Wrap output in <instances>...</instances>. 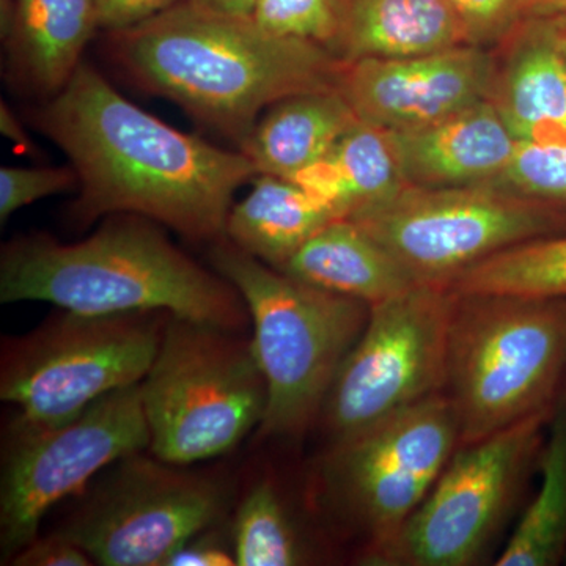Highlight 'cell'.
I'll list each match as a JSON object with an SVG mask.
<instances>
[{
	"label": "cell",
	"mask_w": 566,
	"mask_h": 566,
	"mask_svg": "<svg viewBox=\"0 0 566 566\" xmlns=\"http://www.w3.org/2000/svg\"><path fill=\"white\" fill-rule=\"evenodd\" d=\"M181 2L185 0H95V7L99 29L115 33L150 21Z\"/></svg>",
	"instance_id": "cell-30"
},
{
	"label": "cell",
	"mask_w": 566,
	"mask_h": 566,
	"mask_svg": "<svg viewBox=\"0 0 566 566\" xmlns=\"http://www.w3.org/2000/svg\"><path fill=\"white\" fill-rule=\"evenodd\" d=\"M334 219H338L334 211L296 181L256 175L252 191L230 210L226 238L260 262L282 270Z\"/></svg>",
	"instance_id": "cell-21"
},
{
	"label": "cell",
	"mask_w": 566,
	"mask_h": 566,
	"mask_svg": "<svg viewBox=\"0 0 566 566\" xmlns=\"http://www.w3.org/2000/svg\"><path fill=\"white\" fill-rule=\"evenodd\" d=\"M539 490L495 565L556 566L566 558V382L539 453Z\"/></svg>",
	"instance_id": "cell-23"
},
{
	"label": "cell",
	"mask_w": 566,
	"mask_h": 566,
	"mask_svg": "<svg viewBox=\"0 0 566 566\" xmlns=\"http://www.w3.org/2000/svg\"><path fill=\"white\" fill-rule=\"evenodd\" d=\"M0 132L7 139L13 140V144H17L22 150H31L32 142L29 140L25 129L22 128L20 118L6 103L0 106Z\"/></svg>",
	"instance_id": "cell-34"
},
{
	"label": "cell",
	"mask_w": 566,
	"mask_h": 566,
	"mask_svg": "<svg viewBox=\"0 0 566 566\" xmlns=\"http://www.w3.org/2000/svg\"><path fill=\"white\" fill-rule=\"evenodd\" d=\"M565 562H566V558H565Z\"/></svg>",
	"instance_id": "cell-39"
},
{
	"label": "cell",
	"mask_w": 566,
	"mask_h": 566,
	"mask_svg": "<svg viewBox=\"0 0 566 566\" xmlns=\"http://www.w3.org/2000/svg\"><path fill=\"white\" fill-rule=\"evenodd\" d=\"M140 382L93 401L57 423L14 417L0 468V560L10 565L40 535L43 517L82 494L109 465L150 449Z\"/></svg>",
	"instance_id": "cell-10"
},
{
	"label": "cell",
	"mask_w": 566,
	"mask_h": 566,
	"mask_svg": "<svg viewBox=\"0 0 566 566\" xmlns=\"http://www.w3.org/2000/svg\"><path fill=\"white\" fill-rule=\"evenodd\" d=\"M452 305L431 283L370 305L319 415L329 444L444 390Z\"/></svg>",
	"instance_id": "cell-12"
},
{
	"label": "cell",
	"mask_w": 566,
	"mask_h": 566,
	"mask_svg": "<svg viewBox=\"0 0 566 566\" xmlns=\"http://www.w3.org/2000/svg\"><path fill=\"white\" fill-rule=\"evenodd\" d=\"M232 547L240 566L303 565L308 558L289 510L270 482L253 485L238 506Z\"/></svg>",
	"instance_id": "cell-25"
},
{
	"label": "cell",
	"mask_w": 566,
	"mask_h": 566,
	"mask_svg": "<svg viewBox=\"0 0 566 566\" xmlns=\"http://www.w3.org/2000/svg\"><path fill=\"white\" fill-rule=\"evenodd\" d=\"M17 14V0H0V36H2L3 43H7L13 35Z\"/></svg>",
	"instance_id": "cell-36"
},
{
	"label": "cell",
	"mask_w": 566,
	"mask_h": 566,
	"mask_svg": "<svg viewBox=\"0 0 566 566\" xmlns=\"http://www.w3.org/2000/svg\"><path fill=\"white\" fill-rule=\"evenodd\" d=\"M357 120L337 88L273 104L241 145L259 175L293 180L324 158Z\"/></svg>",
	"instance_id": "cell-19"
},
{
	"label": "cell",
	"mask_w": 566,
	"mask_h": 566,
	"mask_svg": "<svg viewBox=\"0 0 566 566\" xmlns=\"http://www.w3.org/2000/svg\"><path fill=\"white\" fill-rule=\"evenodd\" d=\"M122 458L57 534L103 566H164L191 536L216 526L226 512L218 483L186 465L142 455Z\"/></svg>",
	"instance_id": "cell-13"
},
{
	"label": "cell",
	"mask_w": 566,
	"mask_h": 566,
	"mask_svg": "<svg viewBox=\"0 0 566 566\" xmlns=\"http://www.w3.org/2000/svg\"><path fill=\"white\" fill-rule=\"evenodd\" d=\"M170 316L164 311H62L32 333L6 338L0 400L29 422L57 423L80 415L104 395L142 382Z\"/></svg>",
	"instance_id": "cell-7"
},
{
	"label": "cell",
	"mask_w": 566,
	"mask_h": 566,
	"mask_svg": "<svg viewBox=\"0 0 566 566\" xmlns=\"http://www.w3.org/2000/svg\"><path fill=\"white\" fill-rule=\"evenodd\" d=\"M524 18H554L566 13V0H520Z\"/></svg>",
	"instance_id": "cell-35"
},
{
	"label": "cell",
	"mask_w": 566,
	"mask_h": 566,
	"mask_svg": "<svg viewBox=\"0 0 566 566\" xmlns=\"http://www.w3.org/2000/svg\"><path fill=\"white\" fill-rule=\"evenodd\" d=\"M557 31H558V29H557ZM558 35H560L562 46H564V51L566 54V36L560 31H558Z\"/></svg>",
	"instance_id": "cell-38"
},
{
	"label": "cell",
	"mask_w": 566,
	"mask_h": 566,
	"mask_svg": "<svg viewBox=\"0 0 566 566\" xmlns=\"http://www.w3.org/2000/svg\"><path fill=\"white\" fill-rule=\"evenodd\" d=\"M386 134L406 185L420 188L493 185L520 145L491 102Z\"/></svg>",
	"instance_id": "cell-16"
},
{
	"label": "cell",
	"mask_w": 566,
	"mask_h": 566,
	"mask_svg": "<svg viewBox=\"0 0 566 566\" xmlns=\"http://www.w3.org/2000/svg\"><path fill=\"white\" fill-rule=\"evenodd\" d=\"M44 136L69 156L80 177L71 218L153 219L192 241L226 238L233 193L255 178L243 151L222 150L166 125L81 63L69 84L33 114Z\"/></svg>",
	"instance_id": "cell-1"
},
{
	"label": "cell",
	"mask_w": 566,
	"mask_h": 566,
	"mask_svg": "<svg viewBox=\"0 0 566 566\" xmlns=\"http://www.w3.org/2000/svg\"><path fill=\"white\" fill-rule=\"evenodd\" d=\"M494 188L566 211V145L520 144Z\"/></svg>",
	"instance_id": "cell-26"
},
{
	"label": "cell",
	"mask_w": 566,
	"mask_h": 566,
	"mask_svg": "<svg viewBox=\"0 0 566 566\" xmlns=\"http://www.w3.org/2000/svg\"><path fill=\"white\" fill-rule=\"evenodd\" d=\"M210 262L248 307L253 352L268 387L260 434H304L318 422L335 375L367 324L370 305L296 281L227 238L212 243Z\"/></svg>",
	"instance_id": "cell-5"
},
{
	"label": "cell",
	"mask_w": 566,
	"mask_h": 566,
	"mask_svg": "<svg viewBox=\"0 0 566 566\" xmlns=\"http://www.w3.org/2000/svg\"><path fill=\"white\" fill-rule=\"evenodd\" d=\"M338 219L381 202L405 188L387 134L357 122L324 158L293 178Z\"/></svg>",
	"instance_id": "cell-22"
},
{
	"label": "cell",
	"mask_w": 566,
	"mask_h": 566,
	"mask_svg": "<svg viewBox=\"0 0 566 566\" xmlns=\"http://www.w3.org/2000/svg\"><path fill=\"white\" fill-rule=\"evenodd\" d=\"M490 102L520 144L566 145V54L551 18H524L494 50Z\"/></svg>",
	"instance_id": "cell-15"
},
{
	"label": "cell",
	"mask_w": 566,
	"mask_h": 566,
	"mask_svg": "<svg viewBox=\"0 0 566 566\" xmlns=\"http://www.w3.org/2000/svg\"><path fill=\"white\" fill-rule=\"evenodd\" d=\"M10 565L17 566H91L95 565L91 556L76 543L61 534L36 536L28 546L22 547Z\"/></svg>",
	"instance_id": "cell-31"
},
{
	"label": "cell",
	"mask_w": 566,
	"mask_h": 566,
	"mask_svg": "<svg viewBox=\"0 0 566 566\" xmlns=\"http://www.w3.org/2000/svg\"><path fill=\"white\" fill-rule=\"evenodd\" d=\"M237 565L233 547L214 526L191 536L167 558L164 566H232Z\"/></svg>",
	"instance_id": "cell-32"
},
{
	"label": "cell",
	"mask_w": 566,
	"mask_h": 566,
	"mask_svg": "<svg viewBox=\"0 0 566 566\" xmlns=\"http://www.w3.org/2000/svg\"><path fill=\"white\" fill-rule=\"evenodd\" d=\"M112 54L145 91L244 144L259 115L301 93L337 88L342 61L323 44L263 31L252 17L185 0L111 33Z\"/></svg>",
	"instance_id": "cell-2"
},
{
	"label": "cell",
	"mask_w": 566,
	"mask_h": 566,
	"mask_svg": "<svg viewBox=\"0 0 566 566\" xmlns=\"http://www.w3.org/2000/svg\"><path fill=\"white\" fill-rule=\"evenodd\" d=\"M80 185L70 167H2L0 169V221L44 197L57 196Z\"/></svg>",
	"instance_id": "cell-28"
},
{
	"label": "cell",
	"mask_w": 566,
	"mask_h": 566,
	"mask_svg": "<svg viewBox=\"0 0 566 566\" xmlns=\"http://www.w3.org/2000/svg\"><path fill=\"white\" fill-rule=\"evenodd\" d=\"M329 51L342 62L398 59L468 44L447 0H335Z\"/></svg>",
	"instance_id": "cell-17"
},
{
	"label": "cell",
	"mask_w": 566,
	"mask_h": 566,
	"mask_svg": "<svg viewBox=\"0 0 566 566\" xmlns=\"http://www.w3.org/2000/svg\"><path fill=\"white\" fill-rule=\"evenodd\" d=\"M348 219L417 283L441 286L505 249L566 232L565 210L494 186L406 185Z\"/></svg>",
	"instance_id": "cell-11"
},
{
	"label": "cell",
	"mask_w": 566,
	"mask_h": 566,
	"mask_svg": "<svg viewBox=\"0 0 566 566\" xmlns=\"http://www.w3.org/2000/svg\"><path fill=\"white\" fill-rule=\"evenodd\" d=\"M553 409L458 447L403 527L359 564L479 565L538 469Z\"/></svg>",
	"instance_id": "cell-8"
},
{
	"label": "cell",
	"mask_w": 566,
	"mask_h": 566,
	"mask_svg": "<svg viewBox=\"0 0 566 566\" xmlns=\"http://www.w3.org/2000/svg\"><path fill=\"white\" fill-rule=\"evenodd\" d=\"M200 9L230 17H252L256 0H189Z\"/></svg>",
	"instance_id": "cell-33"
},
{
	"label": "cell",
	"mask_w": 566,
	"mask_h": 566,
	"mask_svg": "<svg viewBox=\"0 0 566 566\" xmlns=\"http://www.w3.org/2000/svg\"><path fill=\"white\" fill-rule=\"evenodd\" d=\"M140 394L153 457L170 464L232 452L266 415V379L251 338L174 315Z\"/></svg>",
	"instance_id": "cell-6"
},
{
	"label": "cell",
	"mask_w": 566,
	"mask_h": 566,
	"mask_svg": "<svg viewBox=\"0 0 566 566\" xmlns=\"http://www.w3.org/2000/svg\"><path fill=\"white\" fill-rule=\"evenodd\" d=\"M13 35L7 41L14 73L48 98L80 69L82 52L98 31L95 0H17Z\"/></svg>",
	"instance_id": "cell-20"
},
{
	"label": "cell",
	"mask_w": 566,
	"mask_h": 566,
	"mask_svg": "<svg viewBox=\"0 0 566 566\" xmlns=\"http://www.w3.org/2000/svg\"><path fill=\"white\" fill-rule=\"evenodd\" d=\"M468 44L495 50L524 20L520 0H447Z\"/></svg>",
	"instance_id": "cell-29"
},
{
	"label": "cell",
	"mask_w": 566,
	"mask_h": 566,
	"mask_svg": "<svg viewBox=\"0 0 566 566\" xmlns=\"http://www.w3.org/2000/svg\"><path fill=\"white\" fill-rule=\"evenodd\" d=\"M565 382L566 300L453 293L442 394L460 446L549 411Z\"/></svg>",
	"instance_id": "cell-4"
},
{
	"label": "cell",
	"mask_w": 566,
	"mask_h": 566,
	"mask_svg": "<svg viewBox=\"0 0 566 566\" xmlns=\"http://www.w3.org/2000/svg\"><path fill=\"white\" fill-rule=\"evenodd\" d=\"M252 18L273 35L314 41L327 50L337 33L335 0H256Z\"/></svg>",
	"instance_id": "cell-27"
},
{
	"label": "cell",
	"mask_w": 566,
	"mask_h": 566,
	"mask_svg": "<svg viewBox=\"0 0 566 566\" xmlns=\"http://www.w3.org/2000/svg\"><path fill=\"white\" fill-rule=\"evenodd\" d=\"M458 447L455 412L442 392L331 442L319 461V493L359 538L357 560L403 527Z\"/></svg>",
	"instance_id": "cell-9"
},
{
	"label": "cell",
	"mask_w": 566,
	"mask_h": 566,
	"mask_svg": "<svg viewBox=\"0 0 566 566\" xmlns=\"http://www.w3.org/2000/svg\"><path fill=\"white\" fill-rule=\"evenodd\" d=\"M0 301H41L87 315L164 311L233 331L251 322L232 283L136 214L111 216L80 243L40 233L3 245Z\"/></svg>",
	"instance_id": "cell-3"
},
{
	"label": "cell",
	"mask_w": 566,
	"mask_h": 566,
	"mask_svg": "<svg viewBox=\"0 0 566 566\" xmlns=\"http://www.w3.org/2000/svg\"><path fill=\"white\" fill-rule=\"evenodd\" d=\"M458 294H515L566 300V232L536 238L495 253L457 275Z\"/></svg>",
	"instance_id": "cell-24"
},
{
	"label": "cell",
	"mask_w": 566,
	"mask_h": 566,
	"mask_svg": "<svg viewBox=\"0 0 566 566\" xmlns=\"http://www.w3.org/2000/svg\"><path fill=\"white\" fill-rule=\"evenodd\" d=\"M282 273L368 305L420 285L381 244L349 219H334L300 249Z\"/></svg>",
	"instance_id": "cell-18"
},
{
	"label": "cell",
	"mask_w": 566,
	"mask_h": 566,
	"mask_svg": "<svg viewBox=\"0 0 566 566\" xmlns=\"http://www.w3.org/2000/svg\"><path fill=\"white\" fill-rule=\"evenodd\" d=\"M551 20H553L554 24H556L558 31L564 33L566 36V13L558 14V17L551 18Z\"/></svg>",
	"instance_id": "cell-37"
},
{
	"label": "cell",
	"mask_w": 566,
	"mask_h": 566,
	"mask_svg": "<svg viewBox=\"0 0 566 566\" xmlns=\"http://www.w3.org/2000/svg\"><path fill=\"white\" fill-rule=\"evenodd\" d=\"M494 73V50L461 44L412 57L342 62L337 91L357 120L406 132L490 102Z\"/></svg>",
	"instance_id": "cell-14"
}]
</instances>
